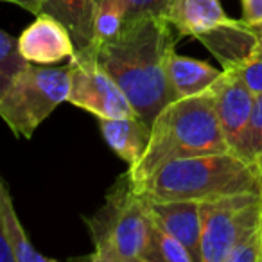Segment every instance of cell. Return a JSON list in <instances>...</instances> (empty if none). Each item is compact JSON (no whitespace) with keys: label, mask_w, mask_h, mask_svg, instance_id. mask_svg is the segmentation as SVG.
Here are the masks:
<instances>
[{"label":"cell","mask_w":262,"mask_h":262,"mask_svg":"<svg viewBox=\"0 0 262 262\" xmlns=\"http://www.w3.org/2000/svg\"><path fill=\"white\" fill-rule=\"evenodd\" d=\"M178 40L180 34L165 16H146L126 22L117 36L92 47L97 63L149 127L176 101L167 79V58Z\"/></svg>","instance_id":"1"},{"label":"cell","mask_w":262,"mask_h":262,"mask_svg":"<svg viewBox=\"0 0 262 262\" xmlns=\"http://www.w3.org/2000/svg\"><path fill=\"white\" fill-rule=\"evenodd\" d=\"M135 187L147 200L201 203L239 192L262 194V178L255 164L225 151L169 160Z\"/></svg>","instance_id":"2"},{"label":"cell","mask_w":262,"mask_h":262,"mask_svg":"<svg viewBox=\"0 0 262 262\" xmlns=\"http://www.w3.org/2000/svg\"><path fill=\"white\" fill-rule=\"evenodd\" d=\"M232 151L223 135L212 92L176 99L151 126V139L139 164L127 169L133 183H140L162 164L174 158Z\"/></svg>","instance_id":"3"},{"label":"cell","mask_w":262,"mask_h":262,"mask_svg":"<svg viewBox=\"0 0 262 262\" xmlns=\"http://www.w3.org/2000/svg\"><path fill=\"white\" fill-rule=\"evenodd\" d=\"M94 251V262H142L153 219L129 172L110 187L101 208L84 217Z\"/></svg>","instance_id":"4"},{"label":"cell","mask_w":262,"mask_h":262,"mask_svg":"<svg viewBox=\"0 0 262 262\" xmlns=\"http://www.w3.org/2000/svg\"><path fill=\"white\" fill-rule=\"evenodd\" d=\"M70 65L26 63L0 94V119L16 137L31 139L41 122L67 102Z\"/></svg>","instance_id":"5"},{"label":"cell","mask_w":262,"mask_h":262,"mask_svg":"<svg viewBox=\"0 0 262 262\" xmlns=\"http://www.w3.org/2000/svg\"><path fill=\"white\" fill-rule=\"evenodd\" d=\"M262 221V194L239 192L201 201V262H226L230 250Z\"/></svg>","instance_id":"6"},{"label":"cell","mask_w":262,"mask_h":262,"mask_svg":"<svg viewBox=\"0 0 262 262\" xmlns=\"http://www.w3.org/2000/svg\"><path fill=\"white\" fill-rule=\"evenodd\" d=\"M70 88L67 102L86 110L97 119H119L135 117V110L95 59L92 49L76 52L70 58Z\"/></svg>","instance_id":"7"},{"label":"cell","mask_w":262,"mask_h":262,"mask_svg":"<svg viewBox=\"0 0 262 262\" xmlns=\"http://www.w3.org/2000/svg\"><path fill=\"white\" fill-rule=\"evenodd\" d=\"M214 97L215 113L221 124L223 135L228 142L230 149L235 153L239 140L244 133L251 110L255 104V95L235 70H223L210 88Z\"/></svg>","instance_id":"8"},{"label":"cell","mask_w":262,"mask_h":262,"mask_svg":"<svg viewBox=\"0 0 262 262\" xmlns=\"http://www.w3.org/2000/svg\"><path fill=\"white\" fill-rule=\"evenodd\" d=\"M18 51L27 63L56 65L74 58L76 45L69 29L49 13H38L34 22L18 38Z\"/></svg>","instance_id":"9"},{"label":"cell","mask_w":262,"mask_h":262,"mask_svg":"<svg viewBox=\"0 0 262 262\" xmlns=\"http://www.w3.org/2000/svg\"><path fill=\"white\" fill-rule=\"evenodd\" d=\"M142 196V194H140ZM144 198V196H142ZM146 200L147 210L155 225L171 233L172 237L183 243L192 253L194 260L201 262L200 243H201V203L200 201L169 200L157 201Z\"/></svg>","instance_id":"10"},{"label":"cell","mask_w":262,"mask_h":262,"mask_svg":"<svg viewBox=\"0 0 262 262\" xmlns=\"http://www.w3.org/2000/svg\"><path fill=\"white\" fill-rule=\"evenodd\" d=\"M196 40L214 54L223 70L237 69L257 52V36L244 20L228 18L214 29L200 34Z\"/></svg>","instance_id":"11"},{"label":"cell","mask_w":262,"mask_h":262,"mask_svg":"<svg viewBox=\"0 0 262 262\" xmlns=\"http://www.w3.org/2000/svg\"><path fill=\"white\" fill-rule=\"evenodd\" d=\"M102 139L110 149L127 164V169L139 164L146 153L151 139V127L139 117H119V119H99Z\"/></svg>","instance_id":"12"},{"label":"cell","mask_w":262,"mask_h":262,"mask_svg":"<svg viewBox=\"0 0 262 262\" xmlns=\"http://www.w3.org/2000/svg\"><path fill=\"white\" fill-rule=\"evenodd\" d=\"M167 22L182 36L198 38L230 18L219 0H169Z\"/></svg>","instance_id":"13"},{"label":"cell","mask_w":262,"mask_h":262,"mask_svg":"<svg viewBox=\"0 0 262 262\" xmlns=\"http://www.w3.org/2000/svg\"><path fill=\"white\" fill-rule=\"evenodd\" d=\"M223 70L200 59L187 58L172 51L167 58V79L174 99L194 97L210 90Z\"/></svg>","instance_id":"14"},{"label":"cell","mask_w":262,"mask_h":262,"mask_svg":"<svg viewBox=\"0 0 262 262\" xmlns=\"http://www.w3.org/2000/svg\"><path fill=\"white\" fill-rule=\"evenodd\" d=\"M95 0H45L41 13H49L69 29L76 52L94 45Z\"/></svg>","instance_id":"15"},{"label":"cell","mask_w":262,"mask_h":262,"mask_svg":"<svg viewBox=\"0 0 262 262\" xmlns=\"http://www.w3.org/2000/svg\"><path fill=\"white\" fill-rule=\"evenodd\" d=\"M0 226L4 230V235L15 253L16 262H52V258L41 255L29 241L27 232L16 215L13 198L2 176H0Z\"/></svg>","instance_id":"16"},{"label":"cell","mask_w":262,"mask_h":262,"mask_svg":"<svg viewBox=\"0 0 262 262\" xmlns=\"http://www.w3.org/2000/svg\"><path fill=\"white\" fill-rule=\"evenodd\" d=\"M142 262H196L187 246L176 237L162 230L158 225L151 226L149 241L144 251Z\"/></svg>","instance_id":"17"},{"label":"cell","mask_w":262,"mask_h":262,"mask_svg":"<svg viewBox=\"0 0 262 262\" xmlns=\"http://www.w3.org/2000/svg\"><path fill=\"white\" fill-rule=\"evenodd\" d=\"M124 24H126V8L122 0H95L92 47L117 36L122 31Z\"/></svg>","instance_id":"18"},{"label":"cell","mask_w":262,"mask_h":262,"mask_svg":"<svg viewBox=\"0 0 262 262\" xmlns=\"http://www.w3.org/2000/svg\"><path fill=\"white\" fill-rule=\"evenodd\" d=\"M235 153L244 160L255 164L257 157L262 153V95H255V104L251 110L244 133L239 140Z\"/></svg>","instance_id":"19"},{"label":"cell","mask_w":262,"mask_h":262,"mask_svg":"<svg viewBox=\"0 0 262 262\" xmlns=\"http://www.w3.org/2000/svg\"><path fill=\"white\" fill-rule=\"evenodd\" d=\"M26 63L18 51V40L0 29V94Z\"/></svg>","instance_id":"20"},{"label":"cell","mask_w":262,"mask_h":262,"mask_svg":"<svg viewBox=\"0 0 262 262\" xmlns=\"http://www.w3.org/2000/svg\"><path fill=\"white\" fill-rule=\"evenodd\" d=\"M226 262H262V221L233 244Z\"/></svg>","instance_id":"21"},{"label":"cell","mask_w":262,"mask_h":262,"mask_svg":"<svg viewBox=\"0 0 262 262\" xmlns=\"http://www.w3.org/2000/svg\"><path fill=\"white\" fill-rule=\"evenodd\" d=\"M126 8V22L146 18V16H165L169 0H122Z\"/></svg>","instance_id":"22"},{"label":"cell","mask_w":262,"mask_h":262,"mask_svg":"<svg viewBox=\"0 0 262 262\" xmlns=\"http://www.w3.org/2000/svg\"><path fill=\"white\" fill-rule=\"evenodd\" d=\"M239 74L243 83L253 92V95H262V56L255 52L251 58H248L243 65L232 69Z\"/></svg>","instance_id":"23"},{"label":"cell","mask_w":262,"mask_h":262,"mask_svg":"<svg viewBox=\"0 0 262 262\" xmlns=\"http://www.w3.org/2000/svg\"><path fill=\"white\" fill-rule=\"evenodd\" d=\"M243 2V18L246 24L262 22V0H241Z\"/></svg>","instance_id":"24"},{"label":"cell","mask_w":262,"mask_h":262,"mask_svg":"<svg viewBox=\"0 0 262 262\" xmlns=\"http://www.w3.org/2000/svg\"><path fill=\"white\" fill-rule=\"evenodd\" d=\"M0 2H8V4L20 6V8H24L26 11L33 13L34 16H36L38 13H41L43 4H45V0H0Z\"/></svg>","instance_id":"25"},{"label":"cell","mask_w":262,"mask_h":262,"mask_svg":"<svg viewBox=\"0 0 262 262\" xmlns=\"http://www.w3.org/2000/svg\"><path fill=\"white\" fill-rule=\"evenodd\" d=\"M0 262H16L15 253H13L11 246H9L8 239H6L2 226H0Z\"/></svg>","instance_id":"26"},{"label":"cell","mask_w":262,"mask_h":262,"mask_svg":"<svg viewBox=\"0 0 262 262\" xmlns=\"http://www.w3.org/2000/svg\"><path fill=\"white\" fill-rule=\"evenodd\" d=\"M251 29H253L255 36H257V54L262 56V22L258 24H250Z\"/></svg>","instance_id":"27"}]
</instances>
